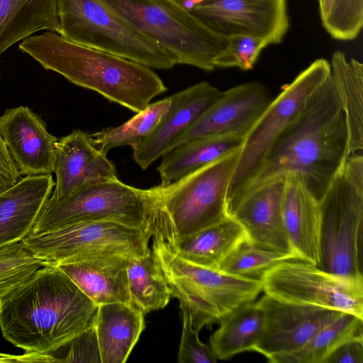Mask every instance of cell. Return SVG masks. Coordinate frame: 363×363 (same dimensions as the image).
<instances>
[{
    "label": "cell",
    "instance_id": "ac0fdd59",
    "mask_svg": "<svg viewBox=\"0 0 363 363\" xmlns=\"http://www.w3.org/2000/svg\"><path fill=\"white\" fill-rule=\"evenodd\" d=\"M222 91L202 81L170 96L171 106L160 123L133 147V158L146 169L169 150L181 135L221 95Z\"/></svg>",
    "mask_w": 363,
    "mask_h": 363
},
{
    "label": "cell",
    "instance_id": "8992f818",
    "mask_svg": "<svg viewBox=\"0 0 363 363\" xmlns=\"http://www.w3.org/2000/svg\"><path fill=\"white\" fill-rule=\"evenodd\" d=\"M152 252L180 309L189 314L194 328L211 327L239 306L256 299L261 281L242 278L188 262L162 239L152 237Z\"/></svg>",
    "mask_w": 363,
    "mask_h": 363
},
{
    "label": "cell",
    "instance_id": "ba28073f",
    "mask_svg": "<svg viewBox=\"0 0 363 363\" xmlns=\"http://www.w3.org/2000/svg\"><path fill=\"white\" fill-rule=\"evenodd\" d=\"M57 33L74 43L150 68L169 69L176 60L98 0H57Z\"/></svg>",
    "mask_w": 363,
    "mask_h": 363
},
{
    "label": "cell",
    "instance_id": "2e32d148",
    "mask_svg": "<svg viewBox=\"0 0 363 363\" xmlns=\"http://www.w3.org/2000/svg\"><path fill=\"white\" fill-rule=\"evenodd\" d=\"M0 134L21 175L52 174L58 139L28 106L6 109L0 116Z\"/></svg>",
    "mask_w": 363,
    "mask_h": 363
},
{
    "label": "cell",
    "instance_id": "4fadbf2b",
    "mask_svg": "<svg viewBox=\"0 0 363 363\" xmlns=\"http://www.w3.org/2000/svg\"><path fill=\"white\" fill-rule=\"evenodd\" d=\"M189 11L226 38L246 35L279 44L289 26L286 0H200Z\"/></svg>",
    "mask_w": 363,
    "mask_h": 363
},
{
    "label": "cell",
    "instance_id": "e0dca14e",
    "mask_svg": "<svg viewBox=\"0 0 363 363\" xmlns=\"http://www.w3.org/2000/svg\"><path fill=\"white\" fill-rule=\"evenodd\" d=\"M53 172L57 181L49 197L53 201L84 186L118 179L113 163L96 149L90 134L79 129L56 143Z\"/></svg>",
    "mask_w": 363,
    "mask_h": 363
},
{
    "label": "cell",
    "instance_id": "f546056e",
    "mask_svg": "<svg viewBox=\"0 0 363 363\" xmlns=\"http://www.w3.org/2000/svg\"><path fill=\"white\" fill-rule=\"evenodd\" d=\"M363 318L344 312L333 322L322 328L301 347L286 354L276 355L272 363H324L341 344L363 336Z\"/></svg>",
    "mask_w": 363,
    "mask_h": 363
},
{
    "label": "cell",
    "instance_id": "60d3db41",
    "mask_svg": "<svg viewBox=\"0 0 363 363\" xmlns=\"http://www.w3.org/2000/svg\"><path fill=\"white\" fill-rule=\"evenodd\" d=\"M321 0H318V2L320 1Z\"/></svg>",
    "mask_w": 363,
    "mask_h": 363
},
{
    "label": "cell",
    "instance_id": "ab89813d",
    "mask_svg": "<svg viewBox=\"0 0 363 363\" xmlns=\"http://www.w3.org/2000/svg\"><path fill=\"white\" fill-rule=\"evenodd\" d=\"M60 362V359L51 354H41L25 352L21 355L0 353V362L3 363H30V362Z\"/></svg>",
    "mask_w": 363,
    "mask_h": 363
},
{
    "label": "cell",
    "instance_id": "9a60e30c",
    "mask_svg": "<svg viewBox=\"0 0 363 363\" xmlns=\"http://www.w3.org/2000/svg\"><path fill=\"white\" fill-rule=\"evenodd\" d=\"M272 99L268 88L259 82L241 84L222 91L220 96L173 142L171 148L201 138L245 135Z\"/></svg>",
    "mask_w": 363,
    "mask_h": 363
},
{
    "label": "cell",
    "instance_id": "f1b7e54d",
    "mask_svg": "<svg viewBox=\"0 0 363 363\" xmlns=\"http://www.w3.org/2000/svg\"><path fill=\"white\" fill-rule=\"evenodd\" d=\"M126 274L131 304L144 314L168 304L171 291L151 250L145 255L130 257Z\"/></svg>",
    "mask_w": 363,
    "mask_h": 363
},
{
    "label": "cell",
    "instance_id": "1f68e13d",
    "mask_svg": "<svg viewBox=\"0 0 363 363\" xmlns=\"http://www.w3.org/2000/svg\"><path fill=\"white\" fill-rule=\"evenodd\" d=\"M291 259H301L295 254L259 247L246 239L225 259L219 270L242 278L261 281L269 269Z\"/></svg>",
    "mask_w": 363,
    "mask_h": 363
},
{
    "label": "cell",
    "instance_id": "9c48e42d",
    "mask_svg": "<svg viewBox=\"0 0 363 363\" xmlns=\"http://www.w3.org/2000/svg\"><path fill=\"white\" fill-rule=\"evenodd\" d=\"M330 74V63L323 58L317 59L272 99L244 138L230 184L228 205L252 182L277 138L298 118L311 96Z\"/></svg>",
    "mask_w": 363,
    "mask_h": 363
},
{
    "label": "cell",
    "instance_id": "3957f363",
    "mask_svg": "<svg viewBox=\"0 0 363 363\" xmlns=\"http://www.w3.org/2000/svg\"><path fill=\"white\" fill-rule=\"evenodd\" d=\"M19 49L45 69L111 102L138 113L167 89L151 69L135 62L67 40L55 32L24 39Z\"/></svg>",
    "mask_w": 363,
    "mask_h": 363
},
{
    "label": "cell",
    "instance_id": "30bf717a",
    "mask_svg": "<svg viewBox=\"0 0 363 363\" xmlns=\"http://www.w3.org/2000/svg\"><path fill=\"white\" fill-rule=\"evenodd\" d=\"M97 220L116 221L153 234L150 189L118 179L84 186L59 200L48 199L30 233Z\"/></svg>",
    "mask_w": 363,
    "mask_h": 363
},
{
    "label": "cell",
    "instance_id": "e575fe53",
    "mask_svg": "<svg viewBox=\"0 0 363 363\" xmlns=\"http://www.w3.org/2000/svg\"><path fill=\"white\" fill-rule=\"evenodd\" d=\"M269 45L267 40L246 35L228 37L225 49L213 60L216 67L252 69L262 50Z\"/></svg>",
    "mask_w": 363,
    "mask_h": 363
},
{
    "label": "cell",
    "instance_id": "7c38bea8",
    "mask_svg": "<svg viewBox=\"0 0 363 363\" xmlns=\"http://www.w3.org/2000/svg\"><path fill=\"white\" fill-rule=\"evenodd\" d=\"M262 291L277 300L352 313L363 318V279L342 277L303 260L283 262L261 279Z\"/></svg>",
    "mask_w": 363,
    "mask_h": 363
},
{
    "label": "cell",
    "instance_id": "6da1fadb",
    "mask_svg": "<svg viewBox=\"0 0 363 363\" xmlns=\"http://www.w3.org/2000/svg\"><path fill=\"white\" fill-rule=\"evenodd\" d=\"M98 308L50 263L0 292V330L25 352L51 354L94 328Z\"/></svg>",
    "mask_w": 363,
    "mask_h": 363
},
{
    "label": "cell",
    "instance_id": "d590c367",
    "mask_svg": "<svg viewBox=\"0 0 363 363\" xmlns=\"http://www.w3.org/2000/svg\"><path fill=\"white\" fill-rule=\"evenodd\" d=\"M182 319V332L178 353L179 363H214L217 358L211 346L199 338V331L194 328L188 312L180 309Z\"/></svg>",
    "mask_w": 363,
    "mask_h": 363
},
{
    "label": "cell",
    "instance_id": "d4e9b609",
    "mask_svg": "<svg viewBox=\"0 0 363 363\" xmlns=\"http://www.w3.org/2000/svg\"><path fill=\"white\" fill-rule=\"evenodd\" d=\"M245 136L228 134L201 138L169 149L162 155L157 168L160 185L174 182L241 148Z\"/></svg>",
    "mask_w": 363,
    "mask_h": 363
},
{
    "label": "cell",
    "instance_id": "44dd1931",
    "mask_svg": "<svg viewBox=\"0 0 363 363\" xmlns=\"http://www.w3.org/2000/svg\"><path fill=\"white\" fill-rule=\"evenodd\" d=\"M286 234L300 259L318 266L320 260L319 201L296 175L284 178L282 203Z\"/></svg>",
    "mask_w": 363,
    "mask_h": 363
},
{
    "label": "cell",
    "instance_id": "8fae6325",
    "mask_svg": "<svg viewBox=\"0 0 363 363\" xmlns=\"http://www.w3.org/2000/svg\"><path fill=\"white\" fill-rule=\"evenodd\" d=\"M152 234L112 220L79 222L39 233L21 242L35 255L60 264L94 257L147 253Z\"/></svg>",
    "mask_w": 363,
    "mask_h": 363
},
{
    "label": "cell",
    "instance_id": "74e56055",
    "mask_svg": "<svg viewBox=\"0 0 363 363\" xmlns=\"http://www.w3.org/2000/svg\"><path fill=\"white\" fill-rule=\"evenodd\" d=\"M324 363H363V336L352 337L341 344Z\"/></svg>",
    "mask_w": 363,
    "mask_h": 363
},
{
    "label": "cell",
    "instance_id": "484cf974",
    "mask_svg": "<svg viewBox=\"0 0 363 363\" xmlns=\"http://www.w3.org/2000/svg\"><path fill=\"white\" fill-rule=\"evenodd\" d=\"M58 29L57 0H0V55L39 30Z\"/></svg>",
    "mask_w": 363,
    "mask_h": 363
},
{
    "label": "cell",
    "instance_id": "603a6c76",
    "mask_svg": "<svg viewBox=\"0 0 363 363\" xmlns=\"http://www.w3.org/2000/svg\"><path fill=\"white\" fill-rule=\"evenodd\" d=\"M145 314L122 302L99 306L94 325L101 363H124L145 329Z\"/></svg>",
    "mask_w": 363,
    "mask_h": 363
},
{
    "label": "cell",
    "instance_id": "277c9868",
    "mask_svg": "<svg viewBox=\"0 0 363 363\" xmlns=\"http://www.w3.org/2000/svg\"><path fill=\"white\" fill-rule=\"evenodd\" d=\"M240 149L168 185L150 188L152 237L171 244L228 217V191Z\"/></svg>",
    "mask_w": 363,
    "mask_h": 363
},
{
    "label": "cell",
    "instance_id": "8d00e7d4",
    "mask_svg": "<svg viewBox=\"0 0 363 363\" xmlns=\"http://www.w3.org/2000/svg\"><path fill=\"white\" fill-rule=\"evenodd\" d=\"M67 346H69L68 352L61 359V362H101L94 327L74 339Z\"/></svg>",
    "mask_w": 363,
    "mask_h": 363
},
{
    "label": "cell",
    "instance_id": "7a4b0ae2",
    "mask_svg": "<svg viewBox=\"0 0 363 363\" xmlns=\"http://www.w3.org/2000/svg\"><path fill=\"white\" fill-rule=\"evenodd\" d=\"M351 155L345 113L331 78L314 92L298 118L281 133L245 194L296 175L318 201Z\"/></svg>",
    "mask_w": 363,
    "mask_h": 363
},
{
    "label": "cell",
    "instance_id": "d6a6232c",
    "mask_svg": "<svg viewBox=\"0 0 363 363\" xmlns=\"http://www.w3.org/2000/svg\"><path fill=\"white\" fill-rule=\"evenodd\" d=\"M319 10L326 31L335 39L352 40L363 26V0H321Z\"/></svg>",
    "mask_w": 363,
    "mask_h": 363
},
{
    "label": "cell",
    "instance_id": "7402d4cb",
    "mask_svg": "<svg viewBox=\"0 0 363 363\" xmlns=\"http://www.w3.org/2000/svg\"><path fill=\"white\" fill-rule=\"evenodd\" d=\"M130 257L104 255L55 264L96 305L115 302L131 304L126 274Z\"/></svg>",
    "mask_w": 363,
    "mask_h": 363
},
{
    "label": "cell",
    "instance_id": "5bb4252c",
    "mask_svg": "<svg viewBox=\"0 0 363 363\" xmlns=\"http://www.w3.org/2000/svg\"><path fill=\"white\" fill-rule=\"evenodd\" d=\"M257 304L264 312L262 332L254 347L268 360L304 345L344 312L277 300L264 294Z\"/></svg>",
    "mask_w": 363,
    "mask_h": 363
},
{
    "label": "cell",
    "instance_id": "83f0119b",
    "mask_svg": "<svg viewBox=\"0 0 363 363\" xmlns=\"http://www.w3.org/2000/svg\"><path fill=\"white\" fill-rule=\"evenodd\" d=\"M264 315L257 303L250 302L223 316L210 337V346L218 359H228L253 351L262 332Z\"/></svg>",
    "mask_w": 363,
    "mask_h": 363
},
{
    "label": "cell",
    "instance_id": "836d02e7",
    "mask_svg": "<svg viewBox=\"0 0 363 363\" xmlns=\"http://www.w3.org/2000/svg\"><path fill=\"white\" fill-rule=\"evenodd\" d=\"M48 264L50 262L35 255L21 242L0 247V292Z\"/></svg>",
    "mask_w": 363,
    "mask_h": 363
},
{
    "label": "cell",
    "instance_id": "ffe728a7",
    "mask_svg": "<svg viewBox=\"0 0 363 363\" xmlns=\"http://www.w3.org/2000/svg\"><path fill=\"white\" fill-rule=\"evenodd\" d=\"M55 185L52 174L26 176L0 194V247L31 233Z\"/></svg>",
    "mask_w": 363,
    "mask_h": 363
},
{
    "label": "cell",
    "instance_id": "f35d334b",
    "mask_svg": "<svg viewBox=\"0 0 363 363\" xmlns=\"http://www.w3.org/2000/svg\"><path fill=\"white\" fill-rule=\"evenodd\" d=\"M22 178L0 134V194L14 186Z\"/></svg>",
    "mask_w": 363,
    "mask_h": 363
},
{
    "label": "cell",
    "instance_id": "5b68a950",
    "mask_svg": "<svg viewBox=\"0 0 363 363\" xmlns=\"http://www.w3.org/2000/svg\"><path fill=\"white\" fill-rule=\"evenodd\" d=\"M177 61L206 72L226 48L228 38L214 32L178 0H98Z\"/></svg>",
    "mask_w": 363,
    "mask_h": 363
},
{
    "label": "cell",
    "instance_id": "d6986e66",
    "mask_svg": "<svg viewBox=\"0 0 363 363\" xmlns=\"http://www.w3.org/2000/svg\"><path fill=\"white\" fill-rule=\"evenodd\" d=\"M284 179L263 185L242 196L230 207L229 212L244 227L252 244L297 255L284 226Z\"/></svg>",
    "mask_w": 363,
    "mask_h": 363
},
{
    "label": "cell",
    "instance_id": "52a82bcc",
    "mask_svg": "<svg viewBox=\"0 0 363 363\" xmlns=\"http://www.w3.org/2000/svg\"><path fill=\"white\" fill-rule=\"evenodd\" d=\"M320 260L330 273L363 279V157L351 154L319 201Z\"/></svg>",
    "mask_w": 363,
    "mask_h": 363
},
{
    "label": "cell",
    "instance_id": "4dcf8cb0",
    "mask_svg": "<svg viewBox=\"0 0 363 363\" xmlns=\"http://www.w3.org/2000/svg\"><path fill=\"white\" fill-rule=\"evenodd\" d=\"M171 103L169 96L150 104L123 124L91 134L95 147L105 155L114 147H135L157 126L169 110Z\"/></svg>",
    "mask_w": 363,
    "mask_h": 363
},
{
    "label": "cell",
    "instance_id": "4316f807",
    "mask_svg": "<svg viewBox=\"0 0 363 363\" xmlns=\"http://www.w3.org/2000/svg\"><path fill=\"white\" fill-rule=\"evenodd\" d=\"M331 78L345 113L351 154L363 149V65L341 51L331 59Z\"/></svg>",
    "mask_w": 363,
    "mask_h": 363
},
{
    "label": "cell",
    "instance_id": "cb8c5ba5",
    "mask_svg": "<svg viewBox=\"0 0 363 363\" xmlns=\"http://www.w3.org/2000/svg\"><path fill=\"white\" fill-rule=\"evenodd\" d=\"M247 239L244 227L231 215L173 243L169 248L191 263L219 270L225 259Z\"/></svg>",
    "mask_w": 363,
    "mask_h": 363
}]
</instances>
